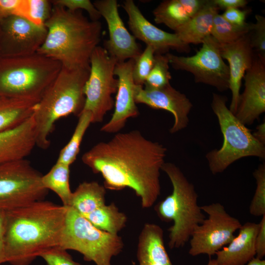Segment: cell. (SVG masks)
<instances>
[{"label": "cell", "mask_w": 265, "mask_h": 265, "mask_svg": "<svg viewBox=\"0 0 265 265\" xmlns=\"http://www.w3.org/2000/svg\"><path fill=\"white\" fill-rule=\"evenodd\" d=\"M252 24L246 23L242 26L235 25L218 13L214 18L211 35L219 44L232 43L248 33Z\"/></svg>", "instance_id": "30"}, {"label": "cell", "mask_w": 265, "mask_h": 265, "mask_svg": "<svg viewBox=\"0 0 265 265\" xmlns=\"http://www.w3.org/2000/svg\"><path fill=\"white\" fill-rule=\"evenodd\" d=\"M22 0H0V19L18 16Z\"/></svg>", "instance_id": "39"}, {"label": "cell", "mask_w": 265, "mask_h": 265, "mask_svg": "<svg viewBox=\"0 0 265 265\" xmlns=\"http://www.w3.org/2000/svg\"><path fill=\"white\" fill-rule=\"evenodd\" d=\"M58 247L81 254L84 260L96 265H111V260L124 247L122 238L102 231L70 207H67L65 222Z\"/></svg>", "instance_id": "8"}, {"label": "cell", "mask_w": 265, "mask_h": 265, "mask_svg": "<svg viewBox=\"0 0 265 265\" xmlns=\"http://www.w3.org/2000/svg\"><path fill=\"white\" fill-rule=\"evenodd\" d=\"M83 216L97 229L113 235H118L127 221L125 214L113 203L105 204Z\"/></svg>", "instance_id": "26"}, {"label": "cell", "mask_w": 265, "mask_h": 265, "mask_svg": "<svg viewBox=\"0 0 265 265\" xmlns=\"http://www.w3.org/2000/svg\"><path fill=\"white\" fill-rule=\"evenodd\" d=\"M219 46L222 57L229 63V89L232 94L229 108L235 114L240 94L241 81L247 70L252 66L255 54L251 46L249 33L235 42L219 43Z\"/></svg>", "instance_id": "19"}, {"label": "cell", "mask_w": 265, "mask_h": 265, "mask_svg": "<svg viewBox=\"0 0 265 265\" xmlns=\"http://www.w3.org/2000/svg\"><path fill=\"white\" fill-rule=\"evenodd\" d=\"M169 178L173 190L171 194L155 207L159 217L164 221H173L168 229L170 248L183 247L188 240L195 228L206 218L198 204V194L175 164L165 162L161 168Z\"/></svg>", "instance_id": "5"}, {"label": "cell", "mask_w": 265, "mask_h": 265, "mask_svg": "<svg viewBox=\"0 0 265 265\" xmlns=\"http://www.w3.org/2000/svg\"><path fill=\"white\" fill-rule=\"evenodd\" d=\"M243 79L244 89L235 115L244 125L249 126L265 112V62L257 55Z\"/></svg>", "instance_id": "18"}, {"label": "cell", "mask_w": 265, "mask_h": 265, "mask_svg": "<svg viewBox=\"0 0 265 265\" xmlns=\"http://www.w3.org/2000/svg\"><path fill=\"white\" fill-rule=\"evenodd\" d=\"M53 6L45 24L47 33L37 53L67 68H90L91 55L101 39V23L88 19L81 10Z\"/></svg>", "instance_id": "3"}, {"label": "cell", "mask_w": 265, "mask_h": 265, "mask_svg": "<svg viewBox=\"0 0 265 265\" xmlns=\"http://www.w3.org/2000/svg\"><path fill=\"white\" fill-rule=\"evenodd\" d=\"M134 59L117 62L114 74L118 77V88L114 111L109 121L101 128L106 133H118L125 127L129 118L137 117L139 111L134 100L135 84L132 77Z\"/></svg>", "instance_id": "17"}, {"label": "cell", "mask_w": 265, "mask_h": 265, "mask_svg": "<svg viewBox=\"0 0 265 265\" xmlns=\"http://www.w3.org/2000/svg\"><path fill=\"white\" fill-rule=\"evenodd\" d=\"M169 61L166 54H155V62L144 86L161 88L170 83L171 76L169 71Z\"/></svg>", "instance_id": "32"}, {"label": "cell", "mask_w": 265, "mask_h": 265, "mask_svg": "<svg viewBox=\"0 0 265 265\" xmlns=\"http://www.w3.org/2000/svg\"><path fill=\"white\" fill-rule=\"evenodd\" d=\"M250 10H240L238 8H231L226 9L221 14L223 18L227 22L238 26L244 25L246 16L250 12Z\"/></svg>", "instance_id": "38"}, {"label": "cell", "mask_w": 265, "mask_h": 265, "mask_svg": "<svg viewBox=\"0 0 265 265\" xmlns=\"http://www.w3.org/2000/svg\"><path fill=\"white\" fill-rule=\"evenodd\" d=\"M219 10L213 0H207L200 11L174 33L186 45L202 44L211 35L213 19Z\"/></svg>", "instance_id": "23"}, {"label": "cell", "mask_w": 265, "mask_h": 265, "mask_svg": "<svg viewBox=\"0 0 265 265\" xmlns=\"http://www.w3.org/2000/svg\"><path fill=\"white\" fill-rule=\"evenodd\" d=\"M134 100L136 104H142L156 109L170 112L174 121L169 130L175 133L185 129L189 123V114L192 104L186 95L168 84L161 88H152L135 84Z\"/></svg>", "instance_id": "14"}, {"label": "cell", "mask_w": 265, "mask_h": 265, "mask_svg": "<svg viewBox=\"0 0 265 265\" xmlns=\"http://www.w3.org/2000/svg\"><path fill=\"white\" fill-rule=\"evenodd\" d=\"M256 188L249 206L250 213L255 216L265 215V163L260 164L253 173Z\"/></svg>", "instance_id": "33"}, {"label": "cell", "mask_w": 265, "mask_h": 265, "mask_svg": "<svg viewBox=\"0 0 265 265\" xmlns=\"http://www.w3.org/2000/svg\"><path fill=\"white\" fill-rule=\"evenodd\" d=\"M155 51L150 46L134 59L132 77L135 84L142 85L152 70L155 62Z\"/></svg>", "instance_id": "34"}, {"label": "cell", "mask_w": 265, "mask_h": 265, "mask_svg": "<svg viewBox=\"0 0 265 265\" xmlns=\"http://www.w3.org/2000/svg\"><path fill=\"white\" fill-rule=\"evenodd\" d=\"M214 3L220 9L242 8L248 3L246 0H213Z\"/></svg>", "instance_id": "43"}, {"label": "cell", "mask_w": 265, "mask_h": 265, "mask_svg": "<svg viewBox=\"0 0 265 265\" xmlns=\"http://www.w3.org/2000/svg\"><path fill=\"white\" fill-rule=\"evenodd\" d=\"M37 103L0 96V132L14 128L29 118Z\"/></svg>", "instance_id": "24"}, {"label": "cell", "mask_w": 265, "mask_h": 265, "mask_svg": "<svg viewBox=\"0 0 265 265\" xmlns=\"http://www.w3.org/2000/svg\"><path fill=\"white\" fill-rule=\"evenodd\" d=\"M5 212L0 211V265L7 263L5 244Z\"/></svg>", "instance_id": "42"}, {"label": "cell", "mask_w": 265, "mask_h": 265, "mask_svg": "<svg viewBox=\"0 0 265 265\" xmlns=\"http://www.w3.org/2000/svg\"><path fill=\"white\" fill-rule=\"evenodd\" d=\"M61 68L38 53L0 57V96L38 103Z\"/></svg>", "instance_id": "6"}, {"label": "cell", "mask_w": 265, "mask_h": 265, "mask_svg": "<svg viewBox=\"0 0 265 265\" xmlns=\"http://www.w3.org/2000/svg\"><path fill=\"white\" fill-rule=\"evenodd\" d=\"M67 207L44 200L5 212L7 263L29 265L48 250L58 247Z\"/></svg>", "instance_id": "2"}, {"label": "cell", "mask_w": 265, "mask_h": 265, "mask_svg": "<svg viewBox=\"0 0 265 265\" xmlns=\"http://www.w3.org/2000/svg\"><path fill=\"white\" fill-rule=\"evenodd\" d=\"M207 0H180L187 14L191 18L203 7Z\"/></svg>", "instance_id": "41"}, {"label": "cell", "mask_w": 265, "mask_h": 265, "mask_svg": "<svg viewBox=\"0 0 265 265\" xmlns=\"http://www.w3.org/2000/svg\"><path fill=\"white\" fill-rule=\"evenodd\" d=\"M252 134L259 141L265 144V121L257 126L256 131L252 133Z\"/></svg>", "instance_id": "44"}, {"label": "cell", "mask_w": 265, "mask_h": 265, "mask_svg": "<svg viewBox=\"0 0 265 265\" xmlns=\"http://www.w3.org/2000/svg\"><path fill=\"white\" fill-rule=\"evenodd\" d=\"M207 265H217L215 260L210 259Z\"/></svg>", "instance_id": "46"}, {"label": "cell", "mask_w": 265, "mask_h": 265, "mask_svg": "<svg viewBox=\"0 0 265 265\" xmlns=\"http://www.w3.org/2000/svg\"><path fill=\"white\" fill-rule=\"evenodd\" d=\"M227 98L213 93L212 109L216 115L223 137L222 146L206 155L209 169L214 175L224 171L237 160L245 157L265 159V144L259 141L227 107Z\"/></svg>", "instance_id": "7"}, {"label": "cell", "mask_w": 265, "mask_h": 265, "mask_svg": "<svg viewBox=\"0 0 265 265\" xmlns=\"http://www.w3.org/2000/svg\"><path fill=\"white\" fill-rule=\"evenodd\" d=\"M73 133L69 142L60 150L56 161L70 166L76 160L83 137L92 123L90 112L82 110Z\"/></svg>", "instance_id": "29"}, {"label": "cell", "mask_w": 265, "mask_h": 265, "mask_svg": "<svg viewBox=\"0 0 265 265\" xmlns=\"http://www.w3.org/2000/svg\"><path fill=\"white\" fill-rule=\"evenodd\" d=\"M202 44L200 49L190 56L166 53L169 64L175 69L192 74L196 82L213 86L221 92L228 90L229 67L221 55L219 43L210 35Z\"/></svg>", "instance_id": "11"}, {"label": "cell", "mask_w": 265, "mask_h": 265, "mask_svg": "<svg viewBox=\"0 0 265 265\" xmlns=\"http://www.w3.org/2000/svg\"><path fill=\"white\" fill-rule=\"evenodd\" d=\"M93 4L107 25L109 39L104 41V48L108 53L118 62L134 59L139 55L142 51L120 17L117 1L97 0Z\"/></svg>", "instance_id": "15"}, {"label": "cell", "mask_w": 265, "mask_h": 265, "mask_svg": "<svg viewBox=\"0 0 265 265\" xmlns=\"http://www.w3.org/2000/svg\"><path fill=\"white\" fill-rule=\"evenodd\" d=\"M51 1L53 5L63 7L71 11L84 10L92 21H98L101 17L93 2L89 0H54Z\"/></svg>", "instance_id": "36"}, {"label": "cell", "mask_w": 265, "mask_h": 265, "mask_svg": "<svg viewBox=\"0 0 265 265\" xmlns=\"http://www.w3.org/2000/svg\"><path fill=\"white\" fill-rule=\"evenodd\" d=\"M200 207L208 217L194 230L188 253L192 256L204 254L211 257L231 242L242 224L219 203Z\"/></svg>", "instance_id": "12"}, {"label": "cell", "mask_w": 265, "mask_h": 265, "mask_svg": "<svg viewBox=\"0 0 265 265\" xmlns=\"http://www.w3.org/2000/svg\"><path fill=\"white\" fill-rule=\"evenodd\" d=\"M136 257L139 265H173L160 226L154 223L144 225L138 238Z\"/></svg>", "instance_id": "22"}, {"label": "cell", "mask_w": 265, "mask_h": 265, "mask_svg": "<svg viewBox=\"0 0 265 265\" xmlns=\"http://www.w3.org/2000/svg\"><path fill=\"white\" fill-rule=\"evenodd\" d=\"M117 59L99 46L90 59V72L84 88L85 103L82 110L92 114V123L103 121L106 113L114 106L112 95L116 93L118 80L114 71Z\"/></svg>", "instance_id": "10"}, {"label": "cell", "mask_w": 265, "mask_h": 265, "mask_svg": "<svg viewBox=\"0 0 265 265\" xmlns=\"http://www.w3.org/2000/svg\"><path fill=\"white\" fill-rule=\"evenodd\" d=\"M42 175L26 159L0 164V211L8 212L44 200Z\"/></svg>", "instance_id": "9"}, {"label": "cell", "mask_w": 265, "mask_h": 265, "mask_svg": "<svg viewBox=\"0 0 265 265\" xmlns=\"http://www.w3.org/2000/svg\"><path fill=\"white\" fill-rule=\"evenodd\" d=\"M51 0H22L18 16L38 26H45L53 8Z\"/></svg>", "instance_id": "31"}, {"label": "cell", "mask_w": 265, "mask_h": 265, "mask_svg": "<svg viewBox=\"0 0 265 265\" xmlns=\"http://www.w3.org/2000/svg\"><path fill=\"white\" fill-rule=\"evenodd\" d=\"M259 223L247 222L227 246L216 252L217 265H245L256 257L255 239Z\"/></svg>", "instance_id": "21"}, {"label": "cell", "mask_w": 265, "mask_h": 265, "mask_svg": "<svg viewBox=\"0 0 265 265\" xmlns=\"http://www.w3.org/2000/svg\"><path fill=\"white\" fill-rule=\"evenodd\" d=\"M3 265V264H2V265ZM9 265H11L10 264Z\"/></svg>", "instance_id": "47"}, {"label": "cell", "mask_w": 265, "mask_h": 265, "mask_svg": "<svg viewBox=\"0 0 265 265\" xmlns=\"http://www.w3.org/2000/svg\"><path fill=\"white\" fill-rule=\"evenodd\" d=\"M245 265H265V260L255 257Z\"/></svg>", "instance_id": "45"}, {"label": "cell", "mask_w": 265, "mask_h": 265, "mask_svg": "<svg viewBox=\"0 0 265 265\" xmlns=\"http://www.w3.org/2000/svg\"><path fill=\"white\" fill-rule=\"evenodd\" d=\"M106 193L97 182H82L72 192L69 207L84 216L106 204Z\"/></svg>", "instance_id": "25"}, {"label": "cell", "mask_w": 265, "mask_h": 265, "mask_svg": "<svg viewBox=\"0 0 265 265\" xmlns=\"http://www.w3.org/2000/svg\"><path fill=\"white\" fill-rule=\"evenodd\" d=\"M40 257L47 265H81L73 260L67 250L58 247L51 248L43 253Z\"/></svg>", "instance_id": "37"}, {"label": "cell", "mask_w": 265, "mask_h": 265, "mask_svg": "<svg viewBox=\"0 0 265 265\" xmlns=\"http://www.w3.org/2000/svg\"><path fill=\"white\" fill-rule=\"evenodd\" d=\"M259 223V227L255 239L256 257L263 259L265 256V215Z\"/></svg>", "instance_id": "40"}, {"label": "cell", "mask_w": 265, "mask_h": 265, "mask_svg": "<svg viewBox=\"0 0 265 265\" xmlns=\"http://www.w3.org/2000/svg\"><path fill=\"white\" fill-rule=\"evenodd\" d=\"M166 152L161 143L133 130L97 143L82 155L81 160L102 175L106 189L130 188L140 198L142 207L149 208L160 193V172Z\"/></svg>", "instance_id": "1"}, {"label": "cell", "mask_w": 265, "mask_h": 265, "mask_svg": "<svg viewBox=\"0 0 265 265\" xmlns=\"http://www.w3.org/2000/svg\"><path fill=\"white\" fill-rule=\"evenodd\" d=\"M255 19L249 32L250 42L255 54L265 62V18L256 14Z\"/></svg>", "instance_id": "35"}, {"label": "cell", "mask_w": 265, "mask_h": 265, "mask_svg": "<svg viewBox=\"0 0 265 265\" xmlns=\"http://www.w3.org/2000/svg\"><path fill=\"white\" fill-rule=\"evenodd\" d=\"M47 33L45 26H37L18 16L0 19V57L37 53Z\"/></svg>", "instance_id": "13"}, {"label": "cell", "mask_w": 265, "mask_h": 265, "mask_svg": "<svg viewBox=\"0 0 265 265\" xmlns=\"http://www.w3.org/2000/svg\"><path fill=\"white\" fill-rule=\"evenodd\" d=\"M157 24H163L174 31L185 25L190 19L180 0L162 1L153 10Z\"/></svg>", "instance_id": "28"}, {"label": "cell", "mask_w": 265, "mask_h": 265, "mask_svg": "<svg viewBox=\"0 0 265 265\" xmlns=\"http://www.w3.org/2000/svg\"><path fill=\"white\" fill-rule=\"evenodd\" d=\"M70 166L56 161L41 177L44 187L53 191L61 200L62 205L66 207L69 206L73 192L70 186Z\"/></svg>", "instance_id": "27"}, {"label": "cell", "mask_w": 265, "mask_h": 265, "mask_svg": "<svg viewBox=\"0 0 265 265\" xmlns=\"http://www.w3.org/2000/svg\"><path fill=\"white\" fill-rule=\"evenodd\" d=\"M128 17V25L132 35L151 46L155 54H165L170 49L188 53L189 45L183 43L175 33L166 32L153 25L143 16L132 0H126L122 5Z\"/></svg>", "instance_id": "16"}, {"label": "cell", "mask_w": 265, "mask_h": 265, "mask_svg": "<svg viewBox=\"0 0 265 265\" xmlns=\"http://www.w3.org/2000/svg\"><path fill=\"white\" fill-rule=\"evenodd\" d=\"M35 146V124L32 115L17 127L0 132V164L26 159Z\"/></svg>", "instance_id": "20"}, {"label": "cell", "mask_w": 265, "mask_h": 265, "mask_svg": "<svg viewBox=\"0 0 265 265\" xmlns=\"http://www.w3.org/2000/svg\"><path fill=\"white\" fill-rule=\"evenodd\" d=\"M90 68L69 69L62 66L47 89L33 115L35 124L36 146L46 149L56 122L71 114L78 116L85 103L84 88Z\"/></svg>", "instance_id": "4"}]
</instances>
